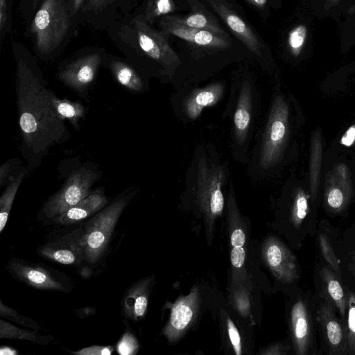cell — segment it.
Segmentation results:
<instances>
[{"instance_id":"30","label":"cell","mask_w":355,"mask_h":355,"mask_svg":"<svg viewBox=\"0 0 355 355\" xmlns=\"http://www.w3.org/2000/svg\"><path fill=\"white\" fill-rule=\"evenodd\" d=\"M313 147L311 153V202L315 205L318 187V178L320 169V161H321V148L320 139L318 137H315L313 141Z\"/></svg>"},{"instance_id":"38","label":"cell","mask_w":355,"mask_h":355,"mask_svg":"<svg viewBox=\"0 0 355 355\" xmlns=\"http://www.w3.org/2000/svg\"><path fill=\"white\" fill-rule=\"evenodd\" d=\"M114 350L113 345H92L77 351H69L75 355H111Z\"/></svg>"},{"instance_id":"20","label":"cell","mask_w":355,"mask_h":355,"mask_svg":"<svg viewBox=\"0 0 355 355\" xmlns=\"http://www.w3.org/2000/svg\"><path fill=\"white\" fill-rule=\"evenodd\" d=\"M115 81L127 92L142 94L148 89L146 78L133 65L119 59H110L105 62Z\"/></svg>"},{"instance_id":"3","label":"cell","mask_w":355,"mask_h":355,"mask_svg":"<svg viewBox=\"0 0 355 355\" xmlns=\"http://www.w3.org/2000/svg\"><path fill=\"white\" fill-rule=\"evenodd\" d=\"M230 178L227 162H222L213 145L195 149L185 178L187 191L209 214L216 216L224 208V189Z\"/></svg>"},{"instance_id":"21","label":"cell","mask_w":355,"mask_h":355,"mask_svg":"<svg viewBox=\"0 0 355 355\" xmlns=\"http://www.w3.org/2000/svg\"><path fill=\"white\" fill-rule=\"evenodd\" d=\"M191 7V12L185 17H180V21L185 25L199 29L206 30L225 37L227 33L220 26L216 19L196 0H187Z\"/></svg>"},{"instance_id":"28","label":"cell","mask_w":355,"mask_h":355,"mask_svg":"<svg viewBox=\"0 0 355 355\" xmlns=\"http://www.w3.org/2000/svg\"><path fill=\"white\" fill-rule=\"evenodd\" d=\"M347 310L345 317L347 354L355 355V292L348 287Z\"/></svg>"},{"instance_id":"46","label":"cell","mask_w":355,"mask_h":355,"mask_svg":"<svg viewBox=\"0 0 355 355\" xmlns=\"http://www.w3.org/2000/svg\"><path fill=\"white\" fill-rule=\"evenodd\" d=\"M30 1H31L32 8L33 10H35L40 0H30Z\"/></svg>"},{"instance_id":"47","label":"cell","mask_w":355,"mask_h":355,"mask_svg":"<svg viewBox=\"0 0 355 355\" xmlns=\"http://www.w3.org/2000/svg\"><path fill=\"white\" fill-rule=\"evenodd\" d=\"M12 0H8V2H9V6H10H10H11V4H12Z\"/></svg>"},{"instance_id":"27","label":"cell","mask_w":355,"mask_h":355,"mask_svg":"<svg viewBox=\"0 0 355 355\" xmlns=\"http://www.w3.org/2000/svg\"><path fill=\"white\" fill-rule=\"evenodd\" d=\"M162 32L166 35H173L187 42L194 44V37L199 29L189 27L183 24L180 16L163 15L159 20Z\"/></svg>"},{"instance_id":"33","label":"cell","mask_w":355,"mask_h":355,"mask_svg":"<svg viewBox=\"0 0 355 355\" xmlns=\"http://www.w3.org/2000/svg\"><path fill=\"white\" fill-rule=\"evenodd\" d=\"M0 316L6 320L38 332L42 329L35 320L19 314L16 310L5 304L1 300H0Z\"/></svg>"},{"instance_id":"17","label":"cell","mask_w":355,"mask_h":355,"mask_svg":"<svg viewBox=\"0 0 355 355\" xmlns=\"http://www.w3.org/2000/svg\"><path fill=\"white\" fill-rule=\"evenodd\" d=\"M225 92L223 82L212 83L206 87L196 88L190 91L180 103L182 116L189 121L197 119L202 110L218 103Z\"/></svg>"},{"instance_id":"2","label":"cell","mask_w":355,"mask_h":355,"mask_svg":"<svg viewBox=\"0 0 355 355\" xmlns=\"http://www.w3.org/2000/svg\"><path fill=\"white\" fill-rule=\"evenodd\" d=\"M57 170L58 179L64 180L62 184L37 213V220L44 225H55L66 211L92 192V187L103 175L98 164L82 162L78 157L62 159Z\"/></svg>"},{"instance_id":"13","label":"cell","mask_w":355,"mask_h":355,"mask_svg":"<svg viewBox=\"0 0 355 355\" xmlns=\"http://www.w3.org/2000/svg\"><path fill=\"white\" fill-rule=\"evenodd\" d=\"M315 293L329 299L342 318L345 320L347 310L348 286L337 273L320 258L313 272Z\"/></svg>"},{"instance_id":"37","label":"cell","mask_w":355,"mask_h":355,"mask_svg":"<svg viewBox=\"0 0 355 355\" xmlns=\"http://www.w3.org/2000/svg\"><path fill=\"white\" fill-rule=\"evenodd\" d=\"M326 204L332 213H339L343 211L346 204L343 191L338 188L331 189L326 197Z\"/></svg>"},{"instance_id":"43","label":"cell","mask_w":355,"mask_h":355,"mask_svg":"<svg viewBox=\"0 0 355 355\" xmlns=\"http://www.w3.org/2000/svg\"><path fill=\"white\" fill-rule=\"evenodd\" d=\"M85 0H67L70 17H73L82 7Z\"/></svg>"},{"instance_id":"48","label":"cell","mask_w":355,"mask_h":355,"mask_svg":"<svg viewBox=\"0 0 355 355\" xmlns=\"http://www.w3.org/2000/svg\"><path fill=\"white\" fill-rule=\"evenodd\" d=\"M329 1L334 3V2H337L339 0H329Z\"/></svg>"},{"instance_id":"10","label":"cell","mask_w":355,"mask_h":355,"mask_svg":"<svg viewBox=\"0 0 355 355\" xmlns=\"http://www.w3.org/2000/svg\"><path fill=\"white\" fill-rule=\"evenodd\" d=\"M104 62L103 56L98 52L84 53L60 63L55 78L88 102L98 71Z\"/></svg>"},{"instance_id":"15","label":"cell","mask_w":355,"mask_h":355,"mask_svg":"<svg viewBox=\"0 0 355 355\" xmlns=\"http://www.w3.org/2000/svg\"><path fill=\"white\" fill-rule=\"evenodd\" d=\"M267 264L275 277L285 284H294L301 276V270L295 254L277 239L269 241L264 250Z\"/></svg>"},{"instance_id":"9","label":"cell","mask_w":355,"mask_h":355,"mask_svg":"<svg viewBox=\"0 0 355 355\" xmlns=\"http://www.w3.org/2000/svg\"><path fill=\"white\" fill-rule=\"evenodd\" d=\"M6 269L12 278L34 289L63 293H70L73 289L68 275L43 263L11 258Z\"/></svg>"},{"instance_id":"25","label":"cell","mask_w":355,"mask_h":355,"mask_svg":"<svg viewBox=\"0 0 355 355\" xmlns=\"http://www.w3.org/2000/svg\"><path fill=\"white\" fill-rule=\"evenodd\" d=\"M30 173L27 166H23L17 175L5 187L0 196V234L6 225L18 189L24 178Z\"/></svg>"},{"instance_id":"6","label":"cell","mask_w":355,"mask_h":355,"mask_svg":"<svg viewBox=\"0 0 355 355\" xmlns=\"http://www.w3.org/2000/svg\"><path fill=\"white\" fill-rule=\"evenodd\" d=\"M288 326L296 355H319L313 293L311 289H296L289 308Z\"/></svg>"},{"instance_id":"7","label":"cell","mask_w":355,"mask_h":355,"mask_svg":"<svg viewBox=\"0 0 355 355\" xmlns=\"http://www.w3.org/2000/svg\"><path fill=\"white\" fill-rule=\"evenodd\" d=\"M319 355H348L345 320L328 298L313 293Z\"/></svg>"},{"instance_id":"35","label":"cell","mask_w":355,"mask_h":355,"mask_svg":"<svg viewBox=\"0 0 355 355\" xmlns=\"http://www.w3.org/2000/svg\"><path fill=\"white\" fill-rule=\"evenodd\" d=\"M21 161L18 158H12L0 166V188L6 187L19 173L21 167Z\"/></svg>"},{"instance_id":"45","label":"cell","mask_w":355,"mask_h":355,"mask_svg":"<svg viewBox=\"0 0 355 355\" xmlns=\"http://www.w3.org/2000/svg\"><path fill=\"white\" fill-rule=\"evenodd\" d=\"M248 1L257 8H263L266 6L267 0H248Z\"/></svg>"},{"instance_id":"42","label":"cell","mask_w":355,"mask_h":355,"mask_svg":"<svg viewBox=\"0 0 355 355\" xmlns=\"http://www.w3.org/2000/svg\"><path fill=\"white\" fill-rule=\"evenodd\" d=\"M355 140V125L350 127L343 135L341 143L347 146H351Z\"/></svg>"},{"instance_id":"32","label":"cell","mask_w":355,"mask_h":355,"mask_svg":"<svg viewBox=\"0 0 355 355\" xmlns=\"http://www.w3.org/2000/svg\"><path fill=\"white\" fill-rule=\"evenodd\" d=\"M245 242V235L241 229H236L231 236V261L235 268H241L245 261V252L243 245Z\"/></svg>"},{"instance_id":"14","label":"cell","mask_w":355,"mask_h":355,"mask_svg":"<svg viewBox=\"0 0 355 355\" xmlns=\"http://www.w3.org/2000/svg\"><path fill=\"white\" fill-rule=\"evenodd\" d=\"M254 90L251 82L245 79L242 81L236 102L233 115L234 148L245 147L248 141L254 114Z\"/></svg>"},{"instance_id":"44","label":"cell","mask_w":355,"mask_h":355,"mask_svg":"<svg viewBox=\"0 0 355 355\" xmlns=\"http://www.w3.org/2000/svg\"><path fill=\"white\" fill-rule=\"evenodd\" d=\"M0 354L1 355H17L19 352L17 349L8 347L6 345H2L0 347Z\"/></svg>"},{"instance_id":"22","label":"cell","mask_w":355,"mask_h":355,"mask_svg":"<svg viewBox=\"0 0 355 355\" xmlns=\"http://www.w3.org/2000/svg\"><path fill=\"white\" fill-rule=\"evenodd\" d=\"M195 295L193 293L187 297L178 300L173 306L168 325L165 334L171 338L184 329L190 323L193 316V304Z\"/></svg>"},{"instance_id":"19","label":"cell","mask_w":355,"mask_h":355,"mask_svg":"<svg viewBox=\"0 0 355 355\" xmlns=\"http://www.w3.org/2000/svg\"><path fill=\"white\" fill-rule=\"evenodd\" d=\"M151 278H144L130 286L121 300V315L134 322L142 319L147 311Z\"/></svg>"},{"instance_id":"1","label":"cell","mask_w":355,"mask_h":355,"mask_svg":"<svg viewBox=\"0 0 355 355\" xmlns=\"http://www.w3.org/2000/svg\"><path fill=\"white\" fill-rule=\"evenodd\" d=\"M18 44H14L12 49L19 130L17 148L31 173L41 165L52 146L67 141L71 135L53 107L51 89L37 60Z\"/></svg>"},{"instance_id":"12","label":"cell","mask_w":355,"mask_h":355,"mask_svg":"<svg viewBox=\"0 0 355 355\" xmlns=\"http://www.w3.org/2000/svg\"><path fill=\"white\" fill-rule=\"evenodd\" d=\"M36 252L48 261L67 266L85 263L79 226L70 232L49 239L39 246Z\"/></svg>"},{"instance_id":"40","label":"cell","mask_w":355,"mask_h":355,"mask_svg":"<svg viewBox=\"0 0 355 355\" xmlns=\"http://www.w3.org/2000/svg\"><path fill=\"white\" fill-rule=\"evenodd\" d=\"M9 14L8 0H0V33L1 40L8 28Z\"/></svg>"},{"instance_id":"31","label":"cell","mask_w":355,"mask_h":355,"mask_svg":"<svg viewBox=\"0 0 355 355\" xmlns=\"http://www.w3.org/2000/svg\"><path fill=\"white\" fill-rule=\"evenodd\" d=\"M174 10L173 0H149L143 15L148 24H152L157 17L165 15Z\"/></svg>"},{"instance_id":"11","label":"cell","mask_w":355,"mask_h":355,"mask_svg":"<svg viewBox=\"0 0 355 355\" xmlns=\"http://www.w3.org/2000/svg\"><path fill=\"white\" fill-rule=\"evenodd\" d=\"M133 25L142 51L158 65L159 74L171 78L181 61L169 44L168 35L152 28L143 15L133 19Z\"/></svg>"},{"instance_id":"36","label":"cell","mask_w":355,"mask_h":355,"mask_svg":"<svg viewBox=\"0 0 355 355\" xmlns=\"http://www.w3.org/2000/svg\"><path fill=\"white\" fill-rule=\"evenodd\" d=\"M306 37V27L298 25L288 34V44L291 53L297 56L303 47Z\"/></svg>"},{"instance_id":"29","label":"cell","mask_w":355,"mask_h":355,"mask_svg":"<svg viewBox=\"0 0 355 355\" xmlns=\"http://www.w3.org/2000/svg\"><path fill=\"white\" fill-rule=\"evenodd\" d=\"M194 44L198 46L227 49L231 45L230 37H225L206 30H199L195 35Z\"/></svg>"},{"instance_id":"39","label":"cell","mask_w":355,"mask_h":355,"mask_svg":"<svg viewBox=\"0 0 355 355\" xmlns=\"http://www.w3.org/2000/svg\"><path fill=\"white\" fill-rule=\"evenodd\" d=\"M227 331L235 354L240 355L241 354V337L236 327L231 319L227 320Z\"/></svg>"},{"instance_id":"34","label":"cell","mask_w":355,"mask_h":355,"mask_svg":"<svg viewBox=\"0 0 355 355\" xmlns=\"http://www.w3.org/2000/svg\"><path fill=\"white\" fill-rule=\"evenodd\" d=\"M139 348V342L129 329H127L116 345V352L121 355H135Z\"/></svg>"},{"instance_id":"5","label":"cell","mask_w":355,"mask_h":355,"mask_svg":"<svg viewBox=\"0 0 355 355\" xmlns=\"http://www.w3.org/2000/svg\"><path fill=\"white\" fill-rule=\"evenodd\" d=\"M67 0H43L31 26L37 55L43 60L55 53L70 28Z\"/></svg>"},{"instance_id":"8","label":"cell","mask_w":355,"mask_h":355,"mask_svg":"<svg viewBox=\"0 0 355 355\" xmlns=\"http://www.w3.org/2000/svg\"><path fill=\"white\" fill-rule=\"evenodd\" d=\"M288 111L280 96L273 98L257 155V164L261 171L270 169L279 160L286 143Z\"/></svg>"},{"instance_id":"16","label":"cell","mask_w":355,"mask_h":355,"mask_svg":"<svg viewBox=\"0 0 355 355\" xmlns=\"http://www.w3.org/2000/svg\"><path fill=\"white\" fill-rule=\"evenodd\" d=\"M225 23L232 33L257 55L262 53L261 43L248 24L225 0H205Z\"/></svg>"},{"instance_id":"4","label":"cell","mask_w":355,"mask_h":355,"mask_svg":"<svg viewBox=\"0 0 355 355\" xmlns=\"http://www.w3.org/2000/svg\"><path fill=\"white\" fill-rule=\"evenodd\" d=\"M137 192L136 187L125 189L100 211L78 224L85 263L88 265L94 266L101 261L120 216Z\"/></svg>"},{"instance_id":"24","label":"cell","mask_w":355,"mask_h":355,"mask_svg":"<svg viewBox=\"0 0 355 355\" xmlns=\"http://www.w3.org/2000/svg\"><path fill=\"white\" fill-rule=\"evenodd\" d=\"M326 222L327 221L322 220L318 222V229L315 236L319 258L329 265L343 279V272L339 259L334 250Z\"/></svg>"},{"instance_id":"26","label":"cell","mask_w":355,"mask_h":355,"mask_svg":"<svg viewBox=\"0 0 355 355\" xmlns=\"http://www.w3.org/2000/svg\"><path fill=\"white\" fill-rule=\"evenodd\" d=\"M38 331L17 327L6 320H0V338L2 339H15L32 342L37 345H45L54 338L51 335H41Z\"/></svg>"},{"instance_id":"41","label":"cell","mask_w":355,"mask_h":355,"mask_svg":"<svg viewBox=\"0 0 355 355\" xmlns=\"http://www.w3.org/2000/svg\"><path fill=\"white\" fill-rule=\"evenodd\" d=\"M85 10L98 11L107 7L114 0H85Z\"/></svg>"},{"instance_id":"23","label":"cell","mask_w":355,"mask_h":355,"mask_svg":"<svg viewBox=\"0 0 355 355\" xmlns=\"http://www.w3.org/2000/svg\"><path fill=\"white\" fill-rule=\"evenodd\" d=\"M51 99L53 107L62 121H68L76 130H80V121L84 120L87 114V107L80 101H70L67 98H60L51 92Z\"/></svg>"},{"instance_id":"18","label":"cell","mask_w":355,"mask_h":355,"mask_svg":"<svg viewBox=\"0 0 355 355\" xmlns=\"http://www.w3.org/2000/svg\"><path fill=\"white\" fill-rule=\"evenodd\" d=\"M109 202L105 187L93 189L88 196L66 211L55 225L67 227L78 225L100 211Z\"/></svg>"}]
</instances>
